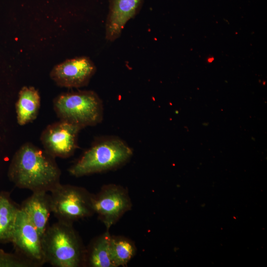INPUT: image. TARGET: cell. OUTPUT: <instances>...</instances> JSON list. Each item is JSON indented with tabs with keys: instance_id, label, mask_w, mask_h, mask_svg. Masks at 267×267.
<instances>
[{
	"instance_id": "obj_1",
	"label": "cell",
	"mask_w": 267,
	"mask_h": 267,
	"mask_svg": "<svg viewBox=\"0 0 267 267\" xmlns=\"http://www.w3.org/2000/svg\"><path fill=\"white\" fill-rule=\"evenodd\" d=\"M55 157L31 142L22 144L10 165V179L19 188L50 192L60 183Z\"/></svg>"
},
{
	"instance_id": "obj_2",
	"label": "cell",
	"mask_w": 267,
	"mask_h": 267,
	"mask_svg": "<svg viewBox=\"0 0 267 267\" xmlns=\"http://www.w3.org/2000/svg\"><path fill=\"white\" fill-rule=\"evenodd\" d=\"M45 262L54 267H78L86 250L72 223L60 221L49 225L42 237Z\"/></svg>"
},
{
	"instance_id": "obj_3",
	"label": "cell",
	"mask_w": 267,
	"mask_h": 267,
	"mask_svg": "<svg viewBox=\"0 0 267 267\" xmlns=\"http://www.w3.org/2000/svg\"><path fill=\"white\" fill-rule=\"evenodd\" d=\"M132 155V148L120 138L100 137L85 151L68 171L76 177L105 171L123 164Z\"/></svg>"
},
{
	"instance_id": "obj_4",
	"label": "cell",
	"mask_w": 267,
	"mask_h": 267,
	"mask_svg": "<svg viewBox=\"0 0 267 267\" xmlns=\"http://www.w3.org/2000/svg\"><path fill=\"white\" fill-rule=\"evenodd\" d=\"M53 109L60 120L81 127L95 126L103 118L102 102L92 90L63 92L53 101Z\"/></svg>"
},
{
	"instance_id": "obj_5",
	"label": "cell",
	"mask_w": 267,
	"mask_h": 267,
	"mask_svg": "<svg viewBox=\"0 0 267 267\" xmlns=\"http://www.w3.org/2000/svg\"><path fill=\"white\" fill-rule=\"evenodd\" d=\"M50 192L51 213L58 221L73 224L94 214L93 194L83 187L60 183Z\"/></svg>"
},
{
	"instance_id": "obj_6",
	"label": "cell",
	"mask_w": 267,
	"mask_h": 267,
	"mask_svg": "<svg viewBox=\"0 0 267 267\" xmlns=\"http://www.w3.org/2000/svg\"><path fill=\"white\" fill-rule=\"evenodd\" d=\"M11 242L16 254L31 263L34 267L45 263L42 237L25 213L18 212Z\"/></svg>"
},
{
	"instance_id": "obj_7",
	"label": "cell",
	"mask_w": 267,
	"mask_h": 267,
	"mask_svg": "<svg viewBox=\"0 0 267 267\" xmlns=\"http://www.w3.org/2000/svg\"><path fill=\"white\" fill-rule=\"evenodd\" d=\"M94 213H96L108 230L131 207L128 193L121 186L109 184L92 195Z\"/></svg>"
},
{
	"instance_id": "obj_8",
	"label": "cell",
	"mask_w": 267,
	"mask_h": 267,
	"mask_svg": "<svg viewBox=\"0 0 267 267\" xmlns=\"http://www.w3.org/2000/svg\"><path fill=\"white\" fill-rule=\"evenodd\" d=\"M81 127L60 120L48 125L42 132L40 139L44 149L54 157L67 158L78 147Z\"/></svg>"
},
{
	"instance_id": "obj_9",
	"label": "cell",
	"mask_w": 267,
	"mask_h": 267,
	"mask_svg": "<svg viewBox=\"0 0 267 267\" xmlns=\"http://www.w3.org/2000/svg\"><path fill=\"white\" fill-rule=\"evenodd\" d=\"M95 71L92 61L88 57L82 56L57 64L51 70L50 77L59 87L78 88L86 86Z\"/></svg>"
},
{
	"instance_id": "obj_10",
	"label": "cell",
	"mask_w": 267,
	"mask_h": 267,
	"mask_svg": "<svg viewBox=\"0 0 267 267\" xmlns=\"http://www.w3.org/2000/svg\"><path fill=\"white\" fill-rule=\"evenodd\" d=\"M142 0H111L106 23V38L117 39L127 22L137 11Z\"/></svg>"
},
{
	"instance_id": "obj_11",
	"label": "cell",
	"mask_w": 267,
	"mask_h": 267,
	"mask_svg": "<svg viewBox=\"0 0 267 267\" xmlns=\"http://www.w3.org/2000/svg\"><path fill=\"white\" fill-rule=\"evenodd\" d=\"M20 208L25 213L42 237L49 226L48 222L51 213L50 194L44 191L33 192L22 202Z\"/></svg>"
},
{
	"instance_id": "obj_12",
	"label": "cell",
	"mask_w": 267,
	"mask_h": 267,
	"mask_svg": "<svg viewBox=\"0 0 267 267\" xmlns=\"http://www.w3.org/2000/svg\"><path fill=\"white\" fill-rule=\"evenodd\" d=\"M41 106V97L38 90L33 87H23L19 92L16 103L17 123L21 126L35 120Z\"/></svg>"
},
{
	"instance_id": "obj_13",
	"label": "cell",
	"mask_w": 267,
	"mask_h": 267,
	"mask_svg": "<svg viewBox=\"0 0 267 267\" xmlns=\"http://www.w3.org/2000/svg\"><path fill=\"white\" fill-rule=\"evenodd\" d=\"M111 237L107 230L92 242L86 250L84 265L92 267H114L110 257Z\"/></svg>"
},
{
	"instance_id": "obj_14",
	"label": "cell",
	"mask_w": 267,
	"mask_h": 267,
	"mask_svg": "<svg viewBox=\"0 0 267 267\" xmlns=\"http://www.w3.org/2000/svg\"><path fill=\"white\" fill-rule=\"evenodd\" d=\"M19 209L8 193L0 192V242H11Z\"/></svg>"
},
{
	"instance_id": "obj_15",
	"label": "cell",
	"mask_w": 267,
	"mask_h": 267,
	"mask_svg": "<svg viewBox=\"0 0 267 267\" xmlns=\"http://www.w3.org/2000/svg\"><path fill=\"white\" fill-rule=\"evenodd\" d=\"M134 253V246L131 241L123 237H111L110 257L114 267L126 265Z\"/></svg>"
},
{
	"instance_id": "obj_16",
	"label": "cell",
	"mask_w": 267,
	"mask_h": 267,
	"mask_svg": "<svg viewBox=\"0 0 267 267\" xmlns=\"http://www.w3.org/2000/svg\"><path fill=\"white\" fill-rule=\"evenodd\" d=\"M0 267H34L17 254L5 252L0 249Z\"/></svg>"
}]
</instances>
